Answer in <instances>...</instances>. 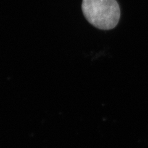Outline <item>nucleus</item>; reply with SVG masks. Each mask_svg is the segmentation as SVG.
Segmentation results:
<instances>
[{
  "label": "nucleus",
  "mask_w": 148,
  "mask_h": 148,
  "mask_svg": "<svg viewBox=\"0 0 148 148\" xmlns=\"http://www.w3.org/2000/svg\"><path fill=\"white\" fill-rule=\"evenodd\" d=\"M82 9L88 22L101 30L113 29L120 18L117 0H83Z\"/></svg>",
  "instance_id": "1"
}]
</instances>
